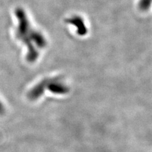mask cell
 I'll use <instances>...</instances> for the list:
<instances>
[{"mask_svg":"<svg viewBox=\"0 0 152 152\" xmlns=\"http://www.w3.org/2000/svg\"><path fill=\"white\" fill-rule=\"evenodd\" d=\"M15 14L18 22L16 37L27 46L28 52L26 59L28 62L33 63L37 59L39 53L29 39V33L31 31L29 21L24 10L22 8H17L15 11Z\"/></svg>","mask_w":152,"mask_h":152,"instance_id":"cell-1","label":"cell"},{"mask_svg":"<svg viewBox=\"0 0 152 152\" xmlns=\"http://www.w3.org/2000/svg\"><path fill=\"white\" fill-rule=\"evenodd\" d=\"M48 82V79H45L42 80L39 84L33 88L28 93V97L31 100H36V99L40 98L42 94L44 93L45 89L46 88V85Z\"/></svg>","mask_w":152,"mask_h":152,"instance_id":"cell-2","label":"cell"},{"mask_svg":"<svg viewBox=\"0 0 152 152\" xmlns=\"http://www.w3.org/2000/svg\"><path fill=\"white\" fill-rule=\"evenodd\" d=\"M48 89L55 94H65L68 91V89L62 84L53 80H48L46 85Z\"/></svg>","mask_w":152,"mask_h":152,"instance_id":"cell-3","label":"cell"},{"mask_svg":"<svg viewBox=\"0 0 152 152\" xmlns=\"http://www.w3.org/2000/svg\"><path fill=\"white\" fill-rule=\"evenodd\" d=\"M29 39L31 42H34L38 48H42L46 46V41L45 37L39 32L32 30L29 33Z\"/></svg>","mask_w":152,"mask_h":152,"instance_id":"cell-4","label":"cell"},{"mask_svg":"<svg viewBox=\"0 0 152 152\" xmlns=\"http://www.w3.org/2000/svg\"><path fill=\"white\" fill-rule=\"evenodd\" d=\"M71 20H72V22L70 21V22H72L75 25H77V26L78 27V31L80 34H85L86 31V27H85L84 25H82V24H84L82 20H80L79 18L76 17V18L72 19Z\"/></svg>","mask_w":152,"mask_h":152,"instance_id":"cell-5","label":"cell"},{"mask_svg":"<svg viewBox=\"0 0 152 152\" xmlns=\"http://www.w3.org/2000/svg\"><path fill=\"white\" fill-rule=\"evenodd\" d=\"M152 3V0H141L140 7L141 10H146L149 8L150 4Z\"/></svg>","mask_w":152,"mask_h":152,"instance_id":"cell-6","label":"cell"},{"mask_svg":"<svg viewBox=\"0 0 152 152\" xmlns=\"http://www.w3.org/2000/svg\"><path fill=\"white\" fill-rule=\"evenodd\" d=\"M4 112V108L2 103L0 102V115H2Z\"/></svg>","mask_w":152,"mask_h":152,"instance_id":"cell-7","label":"cell"}]
</instances>
